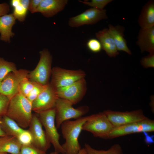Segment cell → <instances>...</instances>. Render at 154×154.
Listing matches in <instances>:
<instances>
[{
    "label": "cell",
    "mask_w": 154,
    "mask_h": 154,
    "mask_svg": "<svg viewBox=\"0 0 154 154\" xmlns=\"http://www.w3.org/2000/svg\"><path fill=\"white\" fill-rule=\"evenodd\" d=\"M30 0H20L21 4L27 10H29Z\"/></svg>",
    "instance_id": "8d00e7d4"
},
{
    "label": "cell",
    "mask_w": 154,
    "mask_h": 154,
    "mask_svg": "<svg viewBox=\"0 0 154 154\" xmlns=\"http://www.w3.org/2000/svg\"><path fill=\"white\" fill-rule=\"evenodd\" d=\"M114 126L103 112L88 116L82 130L91 133L95 137L107 139Z\"/></svg>",
    "instance_id": "5b68a950"
},
{
    "label": "cell",
    "mask_w": 154,
    "mask_h": 154,
    "mask_svg": "<svg viewBox=\"0 0 154 154\" xmlns=\"http://www.w3.org/2000/svg\"><path fill=\"white\" fill-rule=\"evenodd\" d=\"M18 139L22 145L32 144V137L28 130H25L20 135Z\"/></svg>",
    "instance_id": "d6a6232c"
},
{
    "label": "cell",
    "mask_w": 154,
    "mask_h": 154,
    "mask_svg": "<svg viewBox=\"0 0 154 154\" xmlns=\"http://www.w3.org/2000/svg\"><path fill=\"white\" fill-rule=\"evenodd\" d=\"M22 145L16 137L7 135L0 137V151L19 154Z\"/></svg>",
    "instance_id": "44dd1931"
},
{
    "label": "cell",
    "mask_w": 154,
    "mask_h": 154,
    "mask_svg": "<svg viewBox=\"0 0 154 154\" xmlns=\"http://www.w3.org/2000/svg\"><path fill=\"white\" fill-rule=\"evenodd\" d=\"M42 0H30L29 10L31 13H36V10Z\"/></svg>",
    "instance_id": "836d02e7"
},
{
    "label": "cell",
    "mask_w": 154,
    "mask_h": 154,
    "mask_svg": "<svg viewBox=\"0 0 154 154\" xmlns=\"http://www.w3.org/2000/svg\"><path fill=\"white\" fill-rule=\"evenodd\" d=\"M0 125L6 135L17 138L25 130L15 121L6 115L1 117L0 119Z\"/></svg>",
    "instance_id": "7402d4cb"
},
{
    "label": "cell",
    "mask_w": 154,
    "mask_h": 154,
    "mask_svg": "<svg viewBox=\"0 0 154 154\" xmlns=\"http://www.w3.org/2000/svg\"><path fill=\"white\" fill-rule=\"evenodd\" d=\"M39 53L40 58L38 64L34 70L29 72L27 77L32 82L46 85L49 83L52 56L46 49H44Z\"/></svg>",
    "instance_id": "8992f818"
},
{
    "label": "cell",
    "mask_w": 154,
    "mask_h": 154,
    "mask_svg": "<svg viewBox=\"0 0 154 154\" xmlns=\"http://www.w3.org/2000/svg\"><path fill=\"white\" fill-rule=\"evenodd\" d=\"M35 82L29 80L27 77L24 78L21 82L19 86V92L26 97L33 88Z\"/></svg>",
    "instance_id": "d4e9b609"
},
{
    "label": "cell",
    "mask_w": 154,
    "mask_h": 154,
    "mask_svg": "<svg viewBox=\"0 0 154 154\" xmlns=\"http://www.w3.org/2000/svg\"><path fill=\"white\" fill-rule=\"evenodd\" d=\"M78 154H87L86 151L85 147L81 148Z\"/></svg>",
    "instance_id": "f35d334b"
},
{
    "label": "cell",
    "mask_w": 154,
    "mask_h": 154,
    "mask_svg": "<svg viewBox=\"0 0 154 154\" xmlns=\"http://www.w3.org/2000/svg\"><path fill=\"white\" fill-rule=\"evenodd\" d=\"M112 0H92L90 1H79L86 5L100 10H103L104 7Z\"/></svg>",
    "instance_id": "83f0119b"
},
{
    "label": "cell",
    "mask_w": 154,
    "mask_h": 154,
    "mask_svg": "<svg viewBox=\"0 0 154 154\" xmlns=\"http://www.w3.org/2000/svg\"><path fill=\"white\" fill-rule=\"evenodd\" d=\"M154 131V121L147 118L123 125L114 127L108 139H113L133 133L150 132Z\"/></svg>",
    "instance_id": "ba28073f"
},
{
    "label": "cell",
    "mask_w": 154,
    "mask_h": 154,
    "mask_svg": "<svg viewBox=\"0 0 154 154\" xmlns=\"http://www.w3.org/2000/svg\"><path fill=\"white\" fill-rule=\"evenodd\" d=\"M58 97L50 83L32 103V110L38 114L54 108Z\"/></svg>",
    "instance_id": "4fadbf2b"
},
{
    "label": "cell",
    "mask_w": 154,
    "mask_h": 154,
    "mask_svg": "<svg viewBox=\"0 0 154 154\" xmlns=\"http://www.w3.org/2000/svg\"><path fill=\"white\" fill-rule=\"evenodd\" d=\"M32 103L19 92L10 100L6 115L22 128L29 127L33 115Z\"/></svg>",
    "instance_id": "7a4b0ae2"
},
{
    "label": "cell",
    "mask_w": 154,
    "mask_h": 154,
    "mask_svg": "<svg viewBox=\"0 0 154 154\" xmlns=\"http://www.w3.org/2000/svg\"><path fill=\"white\" fill-rule=\"evenodd\" d=\"M148 133V132H143V133L145 137L144 141L147 144H153L154 142V135H149Z\"/></svg>",
    "instance_id": "d590c367"
},
{
    "label": "cell",
    "mask_w": 154,
    "mask_h": 154,
    "mask_svg": "<svg viewBox=\"0 0 154 154\" xmlns=\"http://www.w3.org/2000/svg\"><path fill=\"white\" fill-rule=\"evenodd\" d=\"M38 114L42 126L45 129L48 140L53 145L54 151L58 154H65L59 142L60 135L57 131L55 124V108Z\"/></svg>",
    "instance_id": "3957f363"
},
{
    "label": "cell",
    "mask_w": 154,
    "mask_h": 154,
    "mask_svg": "<svg viewBox=\"0 0 154 154\" xmlns=\"http://www.w3.org/2000/svg\"><path fill=\"white\" fill-rule=\"evenodd\" d=\"M13 8L14 10L12 14L16 19L20 22L24 21L25 19L27 10L22 6L21 3Z\"/></svg>",
    "instance_id": "f1b7e54d"
},
{
    "label": "cell",
    "mask_w": 154,
    "mask_h": 154,
    "mask_svg": "<svg viewBox=\"0 0 154 154\" xmlns=\"http://www.w3.org/2000/svg\"><path fill=\"white\" fill-rule=\"evenodd\" d=\"M2 116H0V119ZM5 133L2 129L0 125V137L6 135Z\"/></svg>",
    "instance_id": "ab89813d"
},
{
    "label": "cell",
    "mask_w": 154,
    "mask_h": 154,
    "mask_svg": "<svg viewBox=\"0 0 154 154\" xmlns=\"http://www.w3.org/2000/svg\"><path fill=\"white\" fill-rule=\"evenodd\" d=\"M140 62L144 68H154V53H149L147 56L143 57L141 58Z\"/></svg>",
    "instance_id": "1f68e13d"
},
{
    "label": "cell",
    "mask_w": 154,
    "mask_h": 154,
    "mask_svg": "<svg viewBox=\"0 0 154 154\" xmlns=\"http://www.w3.org/2000/svg\"><path fill=\"white\" fill-rule=\"evenodd\" d=\"M9 11V6L7 3L5 2L0 3V17L8 14Z\"/></svg>",
    "instance_id": "e575fe53"
},
{
    "label": "cell",
    "mask_w": 154,
    "mask_h": 154,
    "mask_svg": "<svg viewBox=\"0 0 154 154\" xmlns=\"http://www.w3.org/2000/svg\"><path fill=\"white\" fill-rule=\"evenodd\" d=\"M10 100L6 96L0 94V116L6 114Z\"/></svg>",
    "instance_id": "4dcf8cb0"
},
{
    "label": "cell",
    "mask_w": 154,
    "mask_h": 154,
    "mask_svg": "<svg viewBox=\"0 0 154 154\" xmlns=\"http://www.w3.org/2000/svg\"><path fill=\"white\" fill-rule=\"evenodd\" d=\"M16 19L12 13L7 14L0 17V40L10 42L11 38L15 35L12 31L13 27Z\"/></svg>",
    "instance_id": "d6986e66"
},
{
    "label": "cell",
    "mask_w": 154,
    "mask_h": 154,
    "mask_svg": "<svg viewBox=\"0 0 154 154\" xmlns=\"http://www.w3.org/2000/svg\"><path fill=\"white\" fill-rule=\"evenodd\" d=\"M88 117V116L82 117L74 120L66 121L61 124L62 135L65 140L61 146L65 154H78L81 149L78 137Z\"/></svg>",
    "instance_id": "6da1fadb"
},
{
    "label": "cell",
    "mask_w": 154,
    "mask_h": 154,
    "mask_svg": "<svg viewBox=\"0 0 154 154\" xmlns=\"http://www.w3.org/2000/svg\"><path fill=\"white\" fill-rule=\"evenodd\" d=\"M86 46L90 51L94 53L98 52L102 49L100 42L98 40L95 38L89 40L87 42Z\"/></svg>",
    "instance_id": "f546056e"
},
{
    "label": "cell",
    "mask_w": 154,
    "mask_h": 154,
    "mask_svg": "<svg viewBox=\"0 0 154 154\" xmlns=\"http://www.w3.org/2000/svg\"><path fill=\"white\" fill-rule=\"evenodd\" d=\"M47 85H42L35 82L33 88L26 97L27 99L32 103V102L45 89Z\"/></svg>",
    "instance_id": "484cf974"
},
{
    "label": "cell",
    "mask_w": 154,
    "mask_h": 154,
    "mask_svg": "<svg viewBox=\"0 0 154 154\" xmlns=\"http://www.w3.org/2000/svg\"><path fill=\"white\" fill-rule=\"evenodd\" d=\"M28 131L32 138V144L37 148L46 152L50 148V143L47 139L40 120L37 115H33Z\"/></svg>",
    "instance_id": "5bb4252c"
},
{
    "label": "cell",
    "mask_w": 154,
    "mask_h": 154,
    "mask_svg": "<svg viewBox=\"0 0 154 154\" xmlns=\"http://www.w3.org/2000/svg\"><path fill=\"white\" fill-rule=\"evenodd\" d=\"M108 29L114 39L117 50L124 51L129 54H131V51L128 48L126 40L124 38V27L119 25L114 26L109 24Z\"/></svg>",
    "instance_id": "ffe728a7"
},
{
    "label": "cell",
    "mask_w": 154,
    "mask_h": 154,
    "mask_svg": "<svg viewBox=\"0 0 154 154\" xmlns=\"http://www.w3.org/2000/svg\"><path fill=\"white\" fill-rule=\"evenodd\" d=\"M137 44L141 52L147 51L154 53V26L149 28L141 29L137 37Z\"/></svg>",
    "instance_id": "2e32d148"
},
{
    "label": "cell",
    "mask_w": 154,
    "mask_h": 154,
    "mask_svg": "<svg viewBox=\"0 0 154 154\" xmlns=\"http://www.w3.org/2000/svg\"><path fill=\"white\" fill-rule=\"evenodd\" d=\"M67 0H42L37 10L46 17H53L62 11L67 4Z\"/></svg>",
    "instance_id": "9a60e30c"
},
{
    "label": "cell",
    "mask_w": 154,
    "mask_h": 154,
    "mask_svg": "<svg viewBox=\"0 0 154 154\" xmlns=\"http://www.w3.org/2000/svg\"><path fill=\"white\" fill-rule=\"evenodd\" d=\"M20 3V0H12L11 1V4L12 7H14Z\"/></svg>",
    "instance_id": "74e56055"
},
{
    "label": "cell",
    "mask_w": 154,
    "mask_h": 154,
    "mask_svg": "<svg viewBox=\"0 0 154 154\" xmlns=\"http://www.w3.org/2000/svg\"><path fill=\"white\" fill-rule=\"evenodd\" d=\"M50 83L55 90L69 86L83 78L85 72L82 70H71L59 67H53Z\"/></svg>",
    "instance_id": "52a82bcc"
},
{
    "label": "cell",
    "mask_w": 154,
    "mask_h": 154,
    "mask_svg": "<svg viewBox=\"0 0 154 154\" xmlns=\"http://www.w3.org/2000/svg\"><path fill=\"white\" fill-rule=\"evenodd\" d=\"M105 9L91 8L76 16L70 18L68 21V25L70 27L74 28L85 25L96 24L102 20L108 18Z\"/></svg>",
    "instance_id": "7c38bea8"
},
{
    "label": "cell",
    "mask_w": 154,
    "mask_h": 154,
    "mask_svg": "<svg viewBox=\"0 0 154 154\" xmlns=\"http://www.w3.org/2000/svg\"><path fill=\"white\" fill-rule=\"evenodd\" d=\"M0 154H7V153L4 152L0 151Z\"/></svg>",
    "instance_id": "60d3db41"
},
{
    "label": "cell",
    "mask_w": 154,
    "mask_h": 154,
    "mask_svg": "<svg viewBox=\"0 0 154 154\" xmlns=\"http://www.w3.org/2000/svg\"><path fill=\"white\" fill-rule=\"evenodd\" d=\"M46 152L30 144L22 145L19 154H46Z\"/></svg>",
    "instance_id": "4316f807"
},
{
    "label": "cell",
    "mask_w": 154,
    "mask_h": 154,
    "mask_svg": "<svg viewBox=\"0 0 154 154\" xmlns=\"http://www.w3.org/2000/svg\"><path fill=\"white\" fill-rule=\"evenodd\" d=\"M86 83L84 78L68 86L55 90L58 98L70 102L73 105L79 102L86 91Z\"/></svg>",
    "instance_id": "8fae6325"
},
{
    "label": "cell",
    "mask_w": 154,
    "mask_h": 154,
    "mask_svg": "<svg viewBox=\"0 0 154 154\" xmlns=\"http://www.w3.org/2000/svg\"><path fill=\"white\" fill-rule=\"evenodd\" d=\"M114 127L141 121L148 118L141 109L126 112L108 110L103 112Z\"/></svg>",
    "instance_id": "30bf717a"
},
{
    "label": "cell",
    "mask_w": 154,
    "mask_h": 154,
    "mask_svg": "<svg viewBox=\"0 0 154 154\" xmlns=\"http://www.w3.org/2000/svg\"><path fill=\"white\" fill-rule=\"evenodd\" d=\"M84 147L87 154H123L121 146L118 144H115L107 150H97L93 148L88 144L86 143Z\"/></svg>",
    "instance_id": "603a6c76"
},
{
    "label": "cell",
    "mask_w": 154,
    "mask_h": 154,
    "mask_svg": "<svg viewBox=\"0 0 154 154\" xmlns=\"http://www.w3.org/2000/svg\"><path fill=\"white\" fill-rule=\"evenodd\" d=\"M49 154H58L57 153H56L54 151L53 152H52L50 153Z\"/></svg>",
    "instance_id": "b9f144b4"
},
{
    "label": "cell",
    "mask_w": 154,
    "mask_h": 154,
    "mask_svg": "<svg viewBox=\"0 0 154 154\" xmlns=\"http://www.w3.org/2000/svg\"><path fill=\"white\" fill-rule=\"evenodd\" d=\"M96 38L100 42L102 47L110 57H115L119 54L114 39L108 29L105 28L96 33Z\"/></svg>",
    "instance_id": "e0dca14e"
},
{
    "label": "cell",
    "mask_w": 154,
    "mask_h": 154,
    "mask_svg": "<svg viewBox=\"0 0 154 154\" xmlns=\"http://www.w3.org/2000/svg\"><path fill=\"white\" fill-rule=\"evenodd\" d=\"M138 22L141 29H145L154 26V1H148L143 7Z\"/></svg>",
    "instance_id": "ac0fdd59"
},
{
    "label": "cell",
    "mask_w": 154,
    "mask_h": 154,
    "mask_svg": "<svg viewBox=\"0 0 154 154\" xmlns=\"http://www.w3.org/2000/svg\"><path fill=\"white\" fill-rule=\"evenodd\" d=\"M17 70L15 64L0 57V82L10 72Z\"/></svg>",
    "instance_id": "cb8c5ba5"
},
{
    "label": "cell",
    "mask_w": 154,
    "mask_h": 154,
    "mask_svg": "<svg viewBox=\"0 0 154 154\" xmlns=\"http://www.w3.org/2000/svg\"><path fill=\"white\" fill-rule=\"evenodd\" d=\"M69 101L58 98L56 104L55 122L57 128H59L64 121L72 119H76L82 117L89 111L87 106L74 108Z\"/></svg>",
    "instance_id": "277c9868"
},
{
    "label": "cell",
    "mask_w": 154,
    "mask_h": 154,
    "mask_svg": "<svg viewBox=\"0 0 154 154\" xmlns=\"http://www.w3.org/2000/svg\"><path fill=\"white\" fill-rule=\"evenodd\" d=\"M29 72L20 69L8 74L0 82V94L6 96L10 100L19 92L20 83L27 76Z\"/></svg>",
    "instance_id": "9c48e42d"
}]
</instances>
